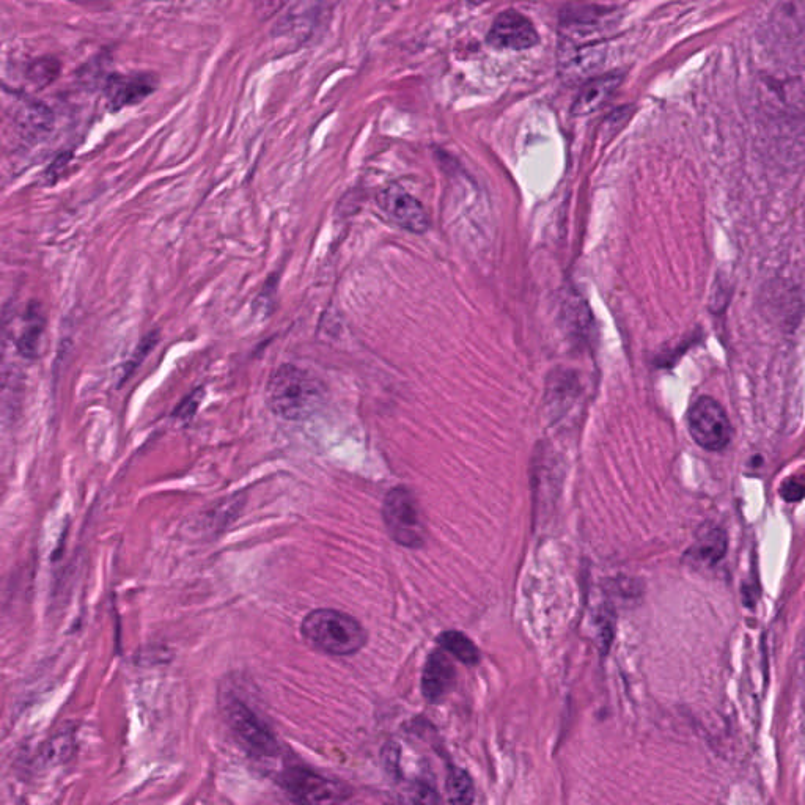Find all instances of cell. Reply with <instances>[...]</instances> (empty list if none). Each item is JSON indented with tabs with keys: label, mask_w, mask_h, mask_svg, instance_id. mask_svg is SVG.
Returning a JSON list of instances; mask_svg holds the SVG:
<instances>
[{
	"label": "cell",
	"mask_w": 805,
	"mask_h": 805,
	"mask_svg": "<svg viewBox=\"0 0 805 805\" xmlns=\"http://www.w3.org/2000/svg\"><path fill=\"white\" fill-rule=\"evenodd\" d=\"M269 408L287 420H302L313 414L321 400V386L309 372L296 365H282L266 387Z\"/></svg>",
	"instance_id": "obj_1"
},
{
	"label": "cell",
	"mask_w": 805,
	"mask_h": 805,
	"mask_svg": "<svg viewBox=\"0 0 805 805\" xmlns=\"http://www.w3.org/2000/svg\"><path fill=\"white\" fill-rule=\"evenodd\" d=\"M304 639L326 655L350 656L367 644V633L356 618L335 609L310 612L301 625Z\"/></svg>",
	"instance_id": "obj_2"
},
{
	"label": "cell",
	"mask_w": 805,
	"mask_h": 805,
	"mask_svg": "<svg viewBox=\"0 0 805 805\" xmlns=\"http://www.w3.org/2000/svg\"><path fill=\"white\" fill-rule=\"evenodd\" d=\"M686 422L695 444L708 452H721L732 441V423L714 398H697L689 408Z\"/></svg>",
	"instance_id": "obj_3"
},
{
	"label": "cell",
	"mask_w": 805,
	"mask_h": 805,
	"mask_svg": "<svg viewBox=\"0 0 805 805\" xmlns=\"http://www.w3.org/2000/svg\"><path fill=\"white\" fill-rule=\"evenodd\" d=\"M384 522L390 537L406 548H420L425 538L422 518L416 500L408 489L395 488L384 500Z\"/></svg>",
	"instance_id": "obj_4"
},
{
	"label": "cell",
	"mask_w": 805,
	"mask_h": 805,
	"mask_svg": "<svg viewBox=\"0 0 805 805\" xmlns=\"http://www.w3.org/2000/svg\"><path fill=\"white\" fill-rule=\"evenodd\" d=\"M282 785L299 805H346L348 793L339 782L317 772L291 766L282 776Z\"/></svg>",
	"instance_id": "obj_5"
},
{
	"label": "cell",
	"mask_w": 805,
	"mask_h": 805,
	"mask_svg": "<svg viewBox=\"0 0 805 805\" xmlns=\"http://www.w3.org/2000/svg\"><path fill=\"white\" fill-rule=\"evenodd\" d=\"M611 8L598 7V5H581L570 7L562 15L563 49L589 48L592 43L604 38L612 23Z\"/></svg>",
	"instance_id": "obj_6"
},
{
	"label": "cell",
	"mask_w": 805,
	"mask_h": 805,
	"mask_svg": "<svg viewBox=\"0 0 805 805\" xmlns=\"http://www.w3.org/2000/svg\"><path fill=\"white\" fill-rule=\"evenodd\" d=\"M224 708L228 724L252 754L261 757L276 754L277 741L273 733L269 732L265 724L243 702L227 697Z\"/></svg>",
	"instance_id": "obj_7"
},
{
	"label": "cell",
	"mask_w": 805,
	"mask_h": 805,
	"mask_svg": "<svg viewBox=\"0 0 805 805\" xmlns=\"http://www.w3.org/2000/svg\"><path fill=\"white\" fill-rule=\"evenodd\" d=\"M376 205L390 222L405 228L408 232L425 233L430 227V217L422 203L398 186H389L379 191L376 195Z\"/></svg>",
	"instance_id": "obj_8"
},
{
	"label": "cell",
	"mask_w": 805,
	"mask_h": 805,
	"mask_svg": "<svg viewBox=\"0 0 805 805\" xmlns=\"http://www.w3.org/2000/svg\"><path fill=\"white\" fill-rule=\"evenodd\" d=\"M538 41L537 30L530 19L516 10L500 13L488 34L489 45L508 51H524L538 45Z\"/></svg>",
	"instance_id": "obj_9"
},
{
	"label": "cell",
	"mask_w": 805,
	"mask_h": 805,
	"mask_svg": "<svg viewBox=\"0 0 805 805\" xmlns=\"http://www.w3.org/2000/svg\"><path fill=\"white\" fill-rule=\"evenodd\" d=\"M155 74H114L106 82V96L114 111L145 100L156 89Z\"/></svg>",
	"instance_id": "obj_10"
},
{
	"label": "cell",
	"mask_w": 805,
	"mask_h": 805,
	"mask_svg": "<svg viewBox=\"0 0 805 805\" xmlns=\"http://www.w3.org/2000/svg\"><path fill=\"white\" fill-rule=\"evenodd\" d=\"M453 683H455V667L452 661L444 655V651H433L423 669V695L430 702H436L449 692Z\"/></svg>",
	"instance_id": "obj_11"
},
{
	"label": "cell",
	"mask_w": 805,
	"mask_h": 805,
	"mask_svg": "<svg viewBox=\"0 0 805 805\" xmlns=\"http://www.w3.org/2000/svg\"><path fill=\"white\" fill-rule=\"evenodd\" d=\"M622 79L620 74L611 73L587 82L574 101L573 109H571L573 114L576 117H585V115L598 111L617 92L618 85L622 84Z\"/></svg>",
	"instance_id": "obj_12"
},
{
	"label": "cell",
	"mask_w": 805,
	"mask_h": 805,
	"mask_svg": "<svg viewBox=\"0 0 805 805\" xmlns=\"http://www.w3.org/2000/svg\"><path fill=\"white\" fill-rule=\"evenodd\" d=\"M313 5H293L290 12L280 19L276 27L277 37H290L295 40H304L313 30Z\"/></svg>",
	"instance_id": "obj_13"
},
{
	"label": "cell",
	"mask_w": 805,
	"mask_h": 805,
	"mask_svg": "<svg viewBox=\"0 0 805 805\" xmlns=\"http://www.w3.org/2000/svg\"><path fill=\"white\" fill-rule=\"evenodd\" d=\"M727 545V535L721 527L705 526L697 537L695 556L705 565H714L725 556Z\"/></svg>",
	"instance_id": "obj_14"
},
{
	"label": "cell",
	"mask_w": 805,
	"mask_h": 805,
	"mask_svg": "<svg viewBox=\"0 0 805 805\" xmlns=\"http://www.w3.org/2000/svg\"><path fill=\"white\" fill-rule=\"evenodd\" d=\"M43 329H45V317H43V312H41L38 304L32 302V304L29 306V309H27L23 332H21V335H19V353L26 357L37 356L38 345H40Z\"/></svg>",
	"instance_id": "obj_15"
},
{
	"label": "cell",
	"mask_w": 805,
	"mask_h": 805,
	"mask_svg": "<svg viewBox=\"0 0 805 805\" xmlns=\"http://www.w3.org/2000/svg\"><path fill=\"white\" fill-rule=\"evenodd\" d=\"M438 642L445 651L452 653L455 658L460 659L467 666H474L480 661V651L475 647L474 642L458 631H447V633L441 634Z\"/></svg>",
	"instance_id": "obj_16"
},
{
	"label": "cell",
	"mask_w": 805,
	"mask_h": 805,
	"mask_svg": "<svg viewBox=\"0 0 805 805\" xmlns=\"http://www.w3.org/2000/svg\"><path fill=\"white\" fill-rule=\"evenodd\" d=\"M445 788L452 805H472L474 802V783L464 769L452 766L447 774Z\"/></svg>",
	"instance_id": "obj_17"
},
{
	"label": "cell",
	"mask_w": 805,
	"mask_h": 805,
	"mask_svg": "<svg viewBox=\"0 0 805 805\" xmlns=\"http://www.w3.org/2000/svg\"><path fill=\"white\" fill-rule=\"evenodd\" d=\"M60 74V62L54 57H40L32 60L26 70V78L37 89H45L56 81Z\"/></svg>",
	"instance_id": "obj_18"
},
{
	"label": "cell",
	"mask_w": 805,
	"mask_h": 805,
	"mask_svg": "<svg viewBox=\"0 0 805 805\" xmlns=\"http://www.w3.org/2000/svg\"><path fill=\"white\" fill-rule=\"evenodd\" d=\"M414 799L420 805H439L438 793L427 783H417L414 788Z\"/></svg>",
	"instance_id": "obj_19"
},
{
	"label": "cell",
	"mask_w": 805,
	"mask_h": 805,
	"mask_svg": "<svg viewBox=\"0 0 805 805\" xmlns=\"http://www.w3.org/2000/svg\"><path fill=\"white\" fill-rule=\"evenodd\" d=\"M780 493H782L783 499L788 500V502L802 499L805 496L804 482H798V480L787 482L782 486Z\"/></svg>",
	"instance_id": "obj_20"
}]
</instances>
